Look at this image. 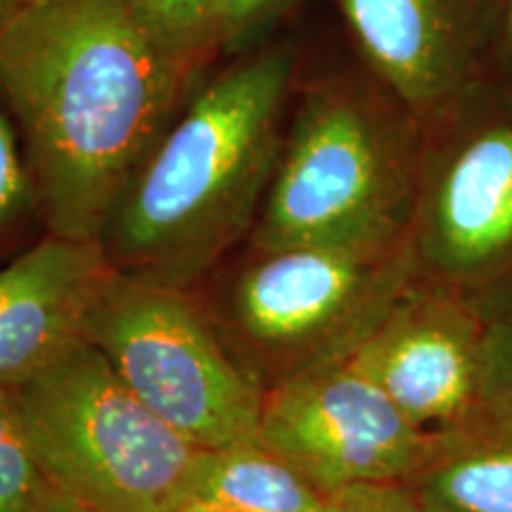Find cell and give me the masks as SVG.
Wrapping results in <instances>:
<instances>
[{
  "mask_svg": "<svg viewBox=\"0 0 512 512\" xmlns=\"http://www.w3.org/2000/svg\"><path fill=\"white\" fill-rule=\"evenodd\" d=\"M29 3H36V0H27V5H29Z\"/></svg>",
  "mask_w": 512,
  "mask_h": 512,
  "instance_id": "24",
  "label": "cell"
},
{
  "mask_svg": "<svg viewBox=\"0 0 512 512\" xmlns=\"http://www.w3.org/2000/svg\"><path fill=\"white\" fill-rule=\"evenodd\" d=\"M377 76L408 110L434 112L460 79V36L446 0H339Z\"/></svg>",
  "mask_w": 512,
  "mask_h": 512,
  "instance_id": "11",
  "label": "cell"
},
{
  "mask_svg": "<svg viewBox=\"0 0 512 512\" xmlns=\"http://www.w3.org/2000/svg\"><path fill=\"white\" fill-rule=\"evenodd\" d=\"M508 36L512 43V0H508Z\"/></svg>",
  "mask_w": 512,
  "mask_h": 512,
  "instance_id": "23",
  "label": "cell"
},
{
  "mask_svg": "<svg viewBox=\"0 0 512 512\" xmlns=\"http://www.w3.org/2000/svg\"><path fill=\"white\" fill-rule=\"evenodd\" d=\"M83 339L152 413L197 448L256 437L264 389L230 351L195 290L114 271Z\"/></svg>",
  "mask_w": 512,
  "mask_h": 512,
  "instance_id": "6",
  "label": "cell"
},
{
  "mask_svg": "<svg viewBox=\"0 0 512 512\" xmlns=\"http://www.w3.org/2000/svg\"><path fill=\"white\" fill-rule=\"evenodd\" d=\"M292 76L285 48L242 60L200 88L114 204L100 247L143 283L195 290L249 240L283 147Z\"/></svg>",
  "mask_w": 512,
  "mask_h": 512,
  "instance_id": "2",
  "label": "cell"
},
{
  "mask_svg": "<svg viewBox=\"0 0 512 512\" xmlns=\"http://www.w3.org/2000/svg\"><path fill=\"white\" fill-rule=\"evenodd\" d=\"M413 240L380 249H252L211 316L261 389L349 361L406 292Z\"/></svg>",
  "mask_w": 512,
  "mask_h": 512,
  "instance_id": "4",
  "label": "cell"
},
{
  "mask_svg": "<svg viewBox=\"0 0 512 512\" xmlns=\"http://www.w3.org/2000/svg\"><path fill=\"white\" fill-rule=\"evenodd\" d=\"M190 498L242 512H335V498L316 489L259 437L202 451Z\"/></svg>",
  "mask_w": 512,
  "mask_h": 512,
  "instance_id": "13",
  "label": "cell"
},
{
  "mask_svg": "<svg viewBox=\"0 0 512 512\" xmlns=\"http://www.w3.org/2000/svg\"><path fill=\"white\" fill-rule=\"evenodd\" d=\"M38 211V195L27 157L8 114L0 110V233Z\"/></svg>",
  "mask_w": 512,
  "mask_h": 512,
  "instance_id": "17",
  "label": "cell"
},
{
  "mask_svg": "<svg viewBox=\"0 0 512 512\" xmlns=\"http://www.w3.org/2000/svg\"><path fill=\"white\" fill-rule=\"evenodd\" d=\"M140 17L195 64L221 46L223 0H131Z\"/></svg>",
  "mask_w": 512,
  "mask_h": 512,
  "instance_id": "15",
  "label": "cell"
},
{
  "mask_svg": "<svg viewBox=\"0 0 512 512\" xmlns=\"http://www.w3.org/2000/svg\"><path fill=\"white\" fill-rule=\"evenodd\" d=\"M197 69L131 0H36L19 12L0 36V100L48 233L100 242Z\"/></svg>",
  "mask_w": 512,
  "mask_h": 512,
  "instance_id": "1",
  "label": "cell"
},
{
  "mask_svg": "<svg viewBox=\"0 0 512 512\" xmlns=\"http://www.w3.org/2000/svg\"><path fill=\"white\" fill-rule=\"evenodd\" d=\"M178 512H242V510H233L226 508V505H216V503H207V501H197V498H190L181 505Z\"/></svg>",
  "mask_w": 512,
  "mask_h": 512,
  "instance_id": "22",
  "label": "cell"
},
{
  "mask_svg": "<svg viewBox=\"0 0 512 512\" xmlns=\"http://www.w3.org/2000/svg\"><path fill=\"white\" fill-rule=\"evenodd\" d=\"M335 512H425L406 484L358 486L335 494Z\"/></svg>",
  "mask_w": 512,
  "mask_h": 512,
  "instance_id": "18",
  "label": "cell"
},
{
  "mask_svg": "<svg viewBox=\"0 0 512 512\" xmlns=\"http://www.w3.org/2000/svg\"><path fill=\"white\" fill-rule=\"evenodd\" d=\"M477 403L491 418H512V313L482 332Z\"/></svg>",
  "mask_w": 512,
  "mask_h": 512,
  "instance_id": "16",
  "label": "cell"
},
{
  "mask_svg": "<svg viewBox=\"0 0 512 512\" xmlns=\"http://www.w3.org/2000/svg\"><path fill=\"white\" fill-rule=\"evenodd\" d=\"M278 0H223L221 3V43H230L249 27H254L261 17Z\"/></svg>",
  "mask_w": 512,
  "mask_h": 512,
  "instance_id": "19",
  "label": "cell"
},
{
  "mask_svg": "<svg viewBox=\"0 0 512 512\" xmlns=\"http://www.w3.org/2000/svg\"><path fill=\"white\" fill-rule=\"evenodd\" d=\"M114 268L100 242L48 233L0 268V392H12L79 344Z\"/></svg>",
  "mask_w": 512,
  "mask_h": 512,
  "instance_id": "9",
  "label": "cell"
},
{
  "mask_svg": "<svg viewBox=\"0 0 512 512\" xmlns=\"http://www.w3.org/2000/svg\"><path fill=\"white\" fill-rule=\"evenodd\" d=\"M24 8H27V0H0V36L8 31Z\"/></svg>",
  "mask_w": 512,
  "mask_h": 512,
  "instance_id": "21",
  "label": "cell"
},
{
  "mask_svg": "<svg viewBox=\"0 0 512 512\" xmlns=\"http://www.w3.org/2000/svg\"><path fill=\"white\" fill-rule=\"evenodd\" d=\"M406 489L425 512H512V418L484 432L441 437Z\"/></svg>",
  "mask_w": 512,
  "mask_h": 512,
  "instance_id": "12",
  "label": "cell"
},
{
  "mask_svg": "<svg viewBox=\"0 0 512 512\" xmlns=\"http://www.w3.org/2000/svg\"><path fill=\"white\" fill-rule=\"evenodd\" d=\"M43 512H95L88 508V505H83L76 501V498L62 494V491H53V496L48 498L46 508H43Z\"/></svg>",
  "mask_w": 512,
  "mask_h": 512,
  "instance_id": "20",
  "label": "cell"
},
{
  "mask_svg": "<svg viewBox=\"0 0 512 512\" xmlns=\"http://www.w3.org/2000/svg\"><path fill=\"white\" fill-rule=\"evenodd\" d=\"M415 259L448 278L489 271L512 252V126L465 138L422 195Z\"/></svg>",
  "mask_w": 512,
  "mask_h": 512,
  "instance_id": "10",
  "label": "cell"
},
{
  "mask_svg": "<svg viewBox=\"0 0 512 512\" xmlns=\"http://www.w3.org/2000/svg\"><path fill=\"white\" fill-rule=\"evenodd\" d=\"M479 347L475 318L453 299L406 292L349 363L413 425H456L479 401Z\"/></svg>",
  "mask_w": 512,
  "mask_h": 512,
  "instance_id": "8",
  "label": "cell"
},
{
  "mask_svg": "<svg viewBox=\"0 0 512 512\" xmlns=\"http://www.w3.org/2000/svg\"><path fill=\"white\" fill-rule=\"evenodd\" d=\"M256 437L328 496L406 484L441 444L349 361L266 389Z\"/></svg>",
  "mask_w": 512,
  "mask_h": 512,
  "instance_id": "7",
  "label": "cell"
},
{
  "mask_svg": "<svg viewBox=\"0 0 512 512\" xmlns=\"http://www.w3.org/2000/svg\"><path fill=\"white\" fill-rule=\"evenodd\" d=\"M413 176L394 128L342 86L306 95L280 147L252 249H380L411 238Z\"/></svg>",
  "mask_w": 512,
  "mask_h": 512,
  "instance_id": "5",
  "label": "cell"
},
{
  "mask_svg": "<svg viewBox=\"0 0 512 512\" xmlns=\"http://www.w3.org/2000/svg\"><path fill=\"white\" fill-rule=\"evenodd\" d=\"M8 394L62 494L95 512H178L190 498L204 448L152 413L86 339Z\"/></svg>",
  "mask_w": 512,
  "mask_h": 512,
  "instance_id": "3",
  "label": "cell"
},
{
  "mask_svg": "<svg viewBox=\"0 0 512 512\" xmlns=\"http://www.w3.org/2000/svg\"><path fill=\"white\" fill-rule=\"evenodd\" d=\"M53 491L15 403L0 392V512H43Z\"/></svg>",
  "mask_w": 512,
  "mask_h": 512,
  "instance_id": "14",
  "label": "cell"
}]
</instances>
